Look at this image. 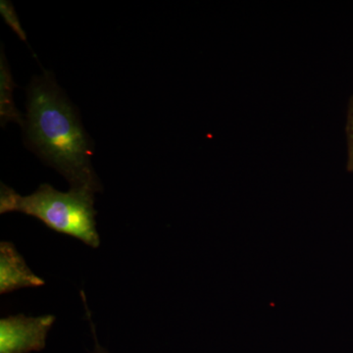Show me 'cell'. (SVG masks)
Masks as SVG:
<instances>
[{"instance_id": "cell-1", "label": "cell", "mask_w": 353, "mask_h": 353, "mask_svg": "<svg viewBox=\"0 0 353 353\" xmlns=\"http://www.w3.org/2000/svg\"><path fill=\"white\" fill-rule=\"evenodd\" d=\"M23 128L28 146L59 172L71 189L94 194L101 190L92 164V141L76 108L48 72L30 83L27 120Z\"/></svg>"}, {"instance_id": "cell-2", "label": "cell", "mask_w": 353, "mask_h": 353, "mask_svg": "<svg viewBox=\"0 0 353 353\" xmlns=\"http://www.w3.org/2000/svg\"><path fill=\"white\" fill-rule=\"evenodd\" d=\"M94 194L90 190L83 189L62 192L43 183L34 194L22 196L2 183L0 213H25L38 218L57 233L74 236L85 245L97 248L101 239L95 223Z\"/></svg>"}, {"instance_id": "cell-3", "label": "cell", "mask_w": 353, "mask_h": 353, "mask_svg": "<svg viewBox=\"0 0 353 353\" xmlns=\"http://www.w3.org/2000/svg\"><path fill=\"white\" fill-rule=\"evenodd\" d=\"M55 316L19 314L0 320V353H30L46 347V336Z\"/></svg>"}, {"instance_id": "cell-4", "label": "cell", "mask_w": 353, "mask_h": 353, "mask_svg": "<svg viewBox=\"0 0 353 353\" xmlns=\"http://www.w3.org/2000/svg\"><path fill=\"white\" fill-rule=\"evenodd\" d=\"M46 284L26 264L15 245L9 241L0 243V294L24 288L41 287Z\"/></svg>"}, {"instance_id": "cell-5", "label": "cell", "mask_w": 353, "mask_h": 353, "mask_svg": "<svg viewBox=\"0 0 353 353\" xmlns=\"http://www.w3.org/2000/svg\"><path fill=\"white\" fill-rule=\"evenodd\" d=\"M14 82L3 52L0 60V118L2 126L8 122H15L24 126L22 114L13 101Z\"/></svg>"}, {"instance_id": "cell-6", "label": "cell", "mask_w": 353, "mask_h": 353, "mask_svg": "<svg viewBox=\"0 0 353 353\" xmlns=\"http://www.w3.org/2000/svg\"><path fill=\"white\" fill-rule=\"evenodd\" d=\"M0 14H1L7 25L17 34V36L19 37L22 41H27L26 32L24 30H23L22 26L20 24L17 14H16L13 4L11 3L10 1H7V0H1V1H0Z\"/></svg>"}, {"instance_id": "cell-7", "label": "cell", "mask_w": 353, "mask_h": 353, "mask_svg": "<svg viewBox=\"0 0 353 353\" xmlns=\"http://www.w3.org/2000/svg\"><path fill=\"white\" fill-rule=\"evenodd\" d=\"M348 161L347 169L353 172V105L347 121Z\"/></svg>"}, {"instance_id": "cell-8", "label": "cell", "mask_w": 353, "mask_h": 353, "mask_svg": "<svg viewBox=\"0 0 353 353\" xmlns=\"http://www.w3.org/2000/svg\"><path fill=\"white\" fill-rule=\"evenodd\" d=\"M81 294H82L83 304H85V311H87V315L88 317V320H90V328H92V334H94V339L95 343H94V352H92V353H109L108 350H105V348L101 347V343H99V340H97V332H95L94 324V323H92V316H90V310H88V308L87 301H85V294H83V292H81Z\"/></svg>"}]
</instances>
